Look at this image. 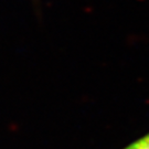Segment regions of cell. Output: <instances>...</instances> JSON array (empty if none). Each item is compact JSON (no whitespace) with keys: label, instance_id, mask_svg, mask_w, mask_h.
<instances>
[{"label":"cell","instance_id":"6da1fadb","mask_svg":"<svg viewBox=\"0 0 149 149\" xmlns=\"http://www.w3.org/2000/svg\"><path fill=\"white\" fill-rule=\"evenodd\" d=\"M124 149H149V133L145 135L144 137L139 138L138 140L128 145L127 147Z\"/></svg>","mask_w":149,"mask_h":149}]
</instances>
